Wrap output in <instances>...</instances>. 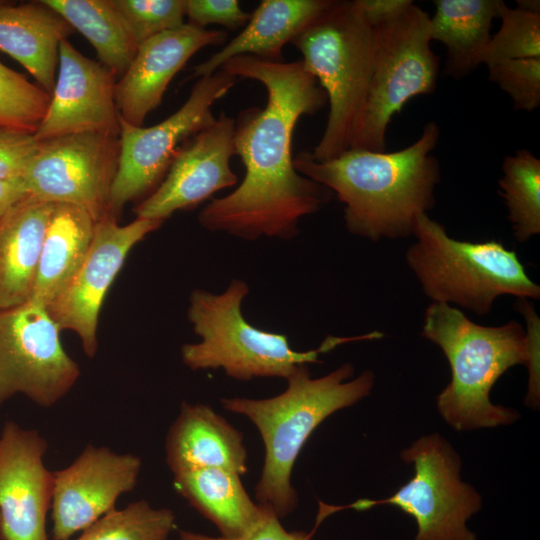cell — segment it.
Returning a JSON list of instances; mask_svg holds the SVG:
<instances>
[{
  "label": "cell",
  "instance_id": "obj_1",
  "mask_svg": "<svg viewBox=\"0 0 540 540\" xmlns=\"http://www.w3.org/2000/svg\"><path fill=\"white\" fill-rule=\"evenodd\" d=\"M232 76L261 83L265 107L243 109L235 119L234 145L244 165L241 183L213 198L198 214L199 224L247 241L261 237L290 240L303 217L317 213L333 196L294 166L292 137L303 115H314L327 95L301 60L269 61L237 56L220 68Z\"/></svg>",
  "mask_w": 540,
  "mask_h": 540
},
{
  "label": "cell",
  "instance_id": "obj_2",
  "mask_svg": "<svg viewBox=\"0 0 540 540\" xmlns=\"http://www.w3.org/2000/svg\"><path fill=\"white\" fill-rule=\"evenodd\" d=\"M527 331L517 321L483 326L462 310L431 302L426 308L422 336L436 344L451 368V380L437 396V409L456 431L493 428L517 421L512 408L495 405L490 391L499 377L515 365L530 372L526 404L539 402V318L527 299L517 303Z\"/></svg>",
  "mask_w": 540,
  "mask_h": 540
},
{
  "label": "cell",
  "instance_id": "obj_3",
  "mask_svg": "<svg viewBox=\"0 0 540 540\" xmlns=\"http://www.w3.org/2000/svg\"><path fill=\"white\" fill-rule=\"evenodd\" d=\"M439 137V126L430 121L401 150L350 148L326 161H315L304 150L294 157V166L336 194L344 204L348 232L374 242L401 239L413 235L418 217L435 205L441 170L431 153Z\"/></svg>",
  "mask_w": 540,
  "mask_h": 540
},
{
  "label": "cell",
  "instance_id": "obj_4",
  "mask_svg": "<svg viewBox=\"0 0 540 540\" xmlns=\"http://www.w3.org/2000/svg\"><path fill=\"white\" fill-rule=\"evenodd\" d=\"M354 376L351 363L313 378L308 365L301 366L280 394L263 399L221 398L222 407L246 417L258 430L265 448L264 464L255 487L256 502L281 520L298 505L291 483L296 460L314 430L333 413L367 397L375 375L365 370Z\"/></svg>",
  "mask_w": 540,
  "mask_h": 540
},
{
  "label": "cell",
  "instance_id": "obj_5",
  "mask_svg": "<svg viewBox=\"0 0 540 540\" xmlns=\"http://www.w3.org/2000/svg\"><path fill=\"white\" fill-rule=\"evenodd\" d=\"M249 290L246 281L234 278L221 293L198 288L190 293L187 318L200 341L181 347L182 361L189 369H222L240 381L263 377L287 380L301 366L318 363L320 354L339 345L383 337L379 331L353 337L327 336L316 349L294 350L285 334L261 330L245 319L242 303Z\"/></svg>",
  "mask_w": 540,
  "mask_h": 540
},
{
  "label": "cell",
  "instance_id": "obj_6",
  "mask_svg": "<svg viewBox=\"0 0 540 540\" xmlns=\"http://www.w3.org/2000/svg\"><path fill=\"white\" fill-rule=\"evenodd\" d=\"M306 70L325 91L329 113L318 144L309 151L326 161L348 150L372 74L374 29L357 0H332L291 41Z\"/></svg>",
  "mask_w": 540,
  "mask_h": 540
},
{
  "label": "cell",
  "instance_id": "obj_7",
  "mask_svg": "<svg viewBox=\"0 0 540 540\" xmlns=\"http://www.w3.org/2000/svg\"><path fill=\"white\" fill-rule=\"evenodd\" d=\"M413 236L406 263L432 302L454 304L482 316L502 295L540 298V286L531 280L516 252L496 240L454 239L428 214L418 217Z\"/></svg>",
  "mask_w": 540,
  "mask_h": 540
},
{
  "label": "cell",
  "instance_id": "obj_8",
  "mask_svg": "<svg viewBox=\"0 0 540 540\" xmlns=\"http://www.w3.org/2000/svg\"><path fill=\"white\" fill-rule=\"evenodd\" d=\"M373 29L372 74L350 148L383 152L392 117L412 98L434 93L439 59L431 48L430 16L415 3Z\"/></svg>",
  "mask_w": 540,
  "mask_h": 540
},
{
  "label": "cell",
  "instance_id": "obj_9",
  "mask_svg": "<svg viewBox=\"0 0 540 540\" xmlns=\"http://www.w3.org/2000/svg\"><path fill=\"white\" fill-rule=\"evenodd\" d=\"M414 465V476L390 497L361 499L345 507H325L324 518L334 510L364 511L391 505L412 516L417 533L413 540H476L467 520L482 506L481 495L461 479V459L452 445L438 433L415 440L400 453Z\"/></svg>",
  "mask_w": 540,
  "mask_h": 540
},
{
  "label": "cell",
  "instance_id": "obj_10",
  "mask_svg": "<svg viewBox=\"0 0 540 540\" xmlns=\"http://www.w3.org/2000/svg\"><path fill=\"white\" fill-rule=\"evenodd\" d=\"M236 81V77L223 69L198 78L185 103L150 127L134 126L119 118L120 152L109 195L111 216L116 218L128 202L150 195L157 188L180 146L215 121L213 104Z\"/></svg>",
  "mask_w": 540,
  "mask_h": 540
},
{
  "label": "cell",
  "instance_id": "obj_11",
  "mask_svg": "<svg viewBox=\"0 0 540 540\" xmlns=\"http://www.w3.org/2000/svg\"><path fill=\"white\" fill-rule=\"evenodd\" d=\"M60 332L40 303L28 300L0 312V409L17 394L52 407L75 385L80 369Z\"/></svg>",
  "mask_w": 540,
  "mask_h": 540
},
{
  "label": "cell",
  "instance_id": "obj_12",
  "mask_svg": "<svg viewBox=\"0 0 540 540\" xmlns=\"http://www.w3.org/2000/svg\"><path fill=\"white\" fill-rule=\"evenodd\" d=\"M119 152V136L99 132L40 141L22 181L29 195L81 207L97 222L110 215Z\"/></svg>",
  "mask_w": 540,
  "mask_h": 540
},
{
  "label": "cell",
  "instance_id": "obj_13",
  "mask_svg": "<svg viewBox=\"0 0 540 540\" xmlns=\"http://www.w3.org/2000/svg\"><path fill=\"white\" fill-rule=\"evenodd\" d=\"M163 221L135 218L126 225L108 215L96 222L93 240L81 267L47 307L60 330L78 335L85 354L98 349L97 328L104 298L132 248Z\"/></svg>",
  "mask_w": 540,
  "mask_h": 540
},
{
  "label": "cell",
  "instance_id": "obj_14",
  "mask_svg": "<svg viewBox=\"0 0 540 540\" xmlns=\"http://www.w3.org/2000/svg\"><path fill=\"white\" fill-rule=\"evenodd\" d=\"M235 119L221 112L176 152L157 188L135 207L137 218L165 221L178 210L198 206L216 192L235 186L230 161L236 155Z\"/></svg>",
  "mask_w": 540,
  "mask_h": 540
},
{
  "label": "cell",
  "instance_id": "obj_15",
  "mask_svg": "<svg viewBox=\"0 0 540 540\" xmlns=\"http://www.w3.org/2000/svg\"><path fill=\"white\" fill-rule=\"evenodd\" d=\"M141 465L133 454L89 445L69 466L54 472L52 539L70 540L114 510L118 498L136 486Z\"/></svg>",
  "mask_w": 540,
  "mask_h": 540
},
{
  "label": "cell",
  "instance_id": "obj_16",
  "mask_svg": "<svg viewBox=\"0 0 540 540\" xmlns=\"http://www.w3.org/2000/svg\"><path fill=\"white\" fill-rule=\"evenodd\" d=\"M46 440L13 421L0 432V537L2 540H48L54 474L43 458Z\"/></svg>",
  "mask_w": 540,
  "mask_h": 540
},
{
  "label": "cell",
  "instance_id": "obj_17",
  "mask_svg": "<svg viewBox=\"0 0 540 540\" xmlns=\"http://www.w3.org/2000/svg\"><path fill=\"white\" fill-rule=\"evenodd\" d=\"M115 74L81 54L68 39L59 46L58 75L35 138L45 141L99 132L119 136Z\"/></svg>",
  "mask_w": 540,
  "mask_h": 540
},
{
  "label": "cell",
  "instance_id": "obj_18",
  "mask_svg": "<svg viewBox=\"0 0 540 540\" xmlns=\"http://www.w3.org/2000/svg\"><path fill=\"white\" fill-rule=\"evenodd\" d=\"M225 30H208L188 23L158 34L138 46L127 70L115 84V101L125 122L142 126L156 109L174 76L199 50L224 45Z\"/></svg>",
  "mask_w": 540,
  "mask_h": 540
},
{
  "label": "cell",
  "instance_id": "obj_19",
  "mask_svg": "<svg viewBox=\"0 0 540 540\" xmlns=\"http://www.w3.org/2000/svg\"><path fill=\"white\" fill-rule=\"evenodd\" d=\"M173 475L203 468L248 472L242 433L207 404L182 402L165 440Z\"/></svg>",
  "mask_w": 540,
  "mask_h": 540
},
{
  "label": "cell",
  "instance_id": "obj_20",
  "mask_svg": "<svg viewBox=\"0 0 540 540\" xmlns=\"http://www.w3.org/2000/svg\"><path fill=\"white\" fill-rule=\"evenodd\" d=\"M73 28L43 0L0 6V50L20 63L39 87L52 93L60 43Z\"/></svg>",
  "mask_w": 540,
  "mask_h": 540
},
{
  "label": "cell",
  "instance_id": "obj_21",
  "mask_svg": "<svg viewBox=\"0 0 540 540\" xmlns=\"http://www.w3.org/2000/svg\"><path fill=\"white\" fill-rule=\"evenodd\" d=\"M53 206L28 194L0 218V312L30 299Z\"/></svg>",
  "mask_w": 540,
  "mask_h": 540
},
{
  "label": "cell",
  "instance_id": "obj_22",
  "mask_svg": "<svg viewBox=\"0 0 540 540\" xmlns=\"http://www.w3.org/2000/svg\"><path fill=\"white\" fill-rule=\"evenodd\" d=\"M332 0H263L243 30L207 60L192 67L189 78L212 75L228 60L243 55L284 61L282 48L291 43Z\"/></svg>",
  "mask_w": 540,
  "mask_h": 540
},
{
  "label": "cell",
  "instance_id": "obj_23",
  "mask_svg": "<svg viewBox=\"0 0 540 540\" xmlns=\"http://www.w3.org/2000/svg\"><path fill=\"white\" fill-rule=\"evenodd\" d=\"M174 489L220 533L218 538L201 540H238L247 535L261 519L264 506L254 502L235 472L203 468L175 474Z\"/></svg>",
  "mask_w": 540,
  "mask_h": 540
},
{
  "label": "cell",
  "instance_id": "obj_24",
  "mask_svg": "<svg viewBox=\"0 0 540 540\" xmlns=\"http://www.w3.org/2000/svg\"><path fill=\"white\" fill-rule=\"evenodd\" d=\"M96 221L81 207L54 203L29 300L48 307L84 262Z\"/></svg>",
  "mask_w": 540,
  "mask_h": 540
},
{
  "label": "cell",
  "instance_id": "obj_25",
  "mask_svg": "<svg viewBox=\"0 0 540 540\" xmlns=\"http://www.w3.org/2000/svg\"><path fill=\"white\" fill-rule=\"evenodd\" d=\"M502 3V0L434 1L436 9L430 17V38L446 48V76L463 78L481 64L492 36V22L499 18Z\"/></svg>",
  "mask_w": 540,
  "mask_h": 540
},
{
  "label": "cell",
  "instance_id": "obj_26",
  "mask_svg": "<svg viewBox=\"0 0 540 540\" xmlns=\"http://www.w3.org/2000/svg\"><path fill=\"white\" fill-rule=\"evenodd\" d=\"M43 1L90 42L102 65L122 76L138 45L111 0Z\"/></svg>",
  "mask_w": 540,
  "mask_h": 540
},
{
  "label": "cell",
  "instance_id": "obj_27",
  "mask_svg": "<svg viewBox=\"0 0 540 540\" xmlns=\"http://www.w3.org/2000/svg\"><path fill=\"white\" fill-rule=\"evenodd\" d=\"M499 194L518 242L540 233V159L527 149L504 157Z\"/></svg>",
  "mask_w": 540,
  "mask_h": 540
},
{
  "label": "cell",
  "instance_id": "obj_28",
  "mask_svg": "<svg viewBox=\"0 0 540 540\" xmlns=\"http://www.w3.org/2000/svg\"><path fill=\"white\" fill-rule=\"evenodd\" d=\"M174 528L172 510L139 500L105 514L74 540H167Z\"/></svg>",
  "mask_w": 540,
  "mask_h": 540
},
{
  "label": "cell",
  "instance_id": "obj_29",
  "mask_svg": "<svg viewBox=\"0 0 540 540\" xmlns=\"http://www.w3.org/2000/svg\"><path fill=\"white\" fill-rule=\"evenodd\" d=\"M500 28L486 46L481 64L490 68L498 63L540 58V13L501 4Z\"/></svg>",
  "mask_w": 540,
  "mask_h": 540
},
{
  "label": "cell",
  "instance_id": "obj_30",
  "mask_svg": "<svg viewBox=\"0 0 540 540\" xmlns=\"http://www.w3.org/2000/svg\"><path fill=\"white\" fill-rule=\"evenodd\" d=\"M50 94L0 61V126L35 133Z\"/></svg>",
  "mask_w": 540,
  "mask_h": 540
},
{
  "label": "cell",
  "instance_id": "obj_31",
  "mask_svg": "<svg viewBox=\"0 0 540 540\" xmlns=\"http://www.w3.org/2000/svg\"><path fill=\"white\" fill-rule=\"evenodd\" d=\"M139 46L185 24V0H111Z\"/></svg>",
  "mask_w": 540,
  "mask_h": 540
},
{
  "label": "cell",
  "instance_id": "obj_32",
  "mask_svg": "<svg viewBox=\"0 0 540 540\" xmlns=\"http://www.w3.org/2000/svg\"><path fill=\"white\" fill-rule=\"evenodd\" d=\"M489 79L511 99L513 108L532 112L540 106V58L508 60L488 68Z\"/></svg>",
  "mask_w": 540,
  "mask_h": 540
},
{
  "label": "cell",
  "instance_id": "obj_33",
  "mask_svg": "<svg viewBox=\"0 0 540 540\" xmlns=\"http://www.w3.org/2000/svg\"><path fill=\"white\" fill-rule=\"evenodd\" d=\"M39 145L32 132L0 126V181L22 179Z\"/></svg>",
  "mask_w": 540,
  "mask_h": 540
},
{
  "label": "cell",
  "instance_id": "obj_34",
  "mask_svg": "<svg viewBox=\"0 0 540 540\" xmlns=\"http://www.w3.org/2000/svg\"><path fill=\"white\" fill-rule=\"evenodd\" d=\"M188 24L206 29L211 24L235 30L244 27L251 13L241 9L237 0H185Z\"/></svg>",
  "mask_w": 540,
  "mask_h": 540
},
{
  "label": "cell",
  "instance_id": "obj_35",
  "mask_svg": "<svg viewBox=\"0 0 540 540\" xmlns=\"http://www.w3.org/2000/svg\"><path fill=\"white\" fill-rule=\"evenodd\" d=\"M238 540H313L312 536L303 531H287L281 520L265 507L263 515L256 526L244 537Z\"/></svg>",
  "mask_w": 540,
  "mask_h": 540
},
{
  "label": "cell",
  "instance_id": "obj_36",
  "mask_svg": "<svg viewBox=\"0 0 540 540\" xmlns=\"http://www.w3.org/2000/svg\"><path fill=\"white\" fill-rule=\"evenodd\" d=\"M372 27L389 21L414 3L412 0H357Z\"/></svg>",
  "mask_w": 540,
  "mask_h": 540
},
{
  "label": "cell",
  "instance_id": "obj_37",
  "mask_svg": "<svg viewBox=\"0 0 540 540\" xmlns=\"http://www.w3.org/2000/svg\"><path fill=\"white\" fill-rule=\"evenodd\" d=\"M28 195L22 179L0 181V218L18 201Z\"/></svg>",
  "mask_w": 540,
  "mask_h": 540
},
{
  "label": "cell",
  "instance_id": "obj_38",
  "mask_svg": "<svg viewBox=\"0 0 540 540\" xmlns=\"http://www.w3.org/2000/svg\"><path fill=\"white\" fill-rule=\"evenodd\" d=\"M516 6L530 12L540 13L539 0H517Z\"/></svg>",
  "mask_w": 540,
  "mask_h": 540
},
{
  "label": "cell",
  "instance_id": "obj_39",
  "mask_svg": "<svg viewBox=\"0 0 540 540\" xmlns=\"http://www.w3.org/2000/svg\"><path fill=\"white\" fill-rule=\"evenodd\" d=\"M5 2H6V1L0 0V6H1L2 4H4Z\"/></svg>",
  "mask_w": 540,
  "mask_h": 540
}]
</instances>
